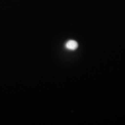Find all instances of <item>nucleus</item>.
<instances>
[{"mask_svg": "<svg viewBox=\"0 0 125 125\" xmlns=\"http://www.w3.org/2000/svg\"><path fill=\"white\" fill-rule=\"evenodd\" d=\"M78 43L75 40H69L65 44V47L67 49L71 51L76 49L78 47Z\"/></svg>", "mask_w": 125, "mask_h": 125, "instance_id": "f257e3e1", "label": "nucleus"}]
</instances>
